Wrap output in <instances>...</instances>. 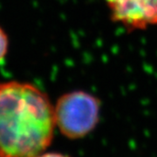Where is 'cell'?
<instances>
[{"label":"cell","instance_id":"2","mask_svg":"<svg viewBox=\"0 0 157 157\" xmlns=\"http://www.w3.org/2000/svg\"><path fill=\"white\" fill-rule=\"evenodd\" d=\"M100 107V100L85 91L65 93L54 105L56 127L69 139L83 138L97 127Z\"/></svg>","mask_w":157,"mask_h":157},{"label":"cell","instance_id":"5","mask_svg":"<svg viewBox=\"0 0 157 157\" xmlns=\"http://www.w3.org/2000/svg\"><path fill=\"white\" fill-rule=\"evenodd\" d=\"M37 157H70V156L60 152H43Z\"/></svg>","mask_w":157,"mask_h":157},{"label":"cell","instance_id":"4","mask_svg":"<svg viewBox=\"0 0 157 157\" xmlns=\"http://www.w3.org/2000/svg\"><path fill=\"white\" fill-rule=\"evenodd\" d=\"M9 48V39L6 32L0 27V62H2L8 53Z\"/></svg>","mask_w":157,"mask_h":157},{"label":"cell","instance_id":"3","mask_svg":"<svg viewBox=\"0 0 157 157\" xmlns=\"http://www.w3.org/2000/svg\"><path fill=\"white\" fill-rule=\"evenodd\" d=\"M112 20L127 29L157 25V0H105Z\"/></svg>","mask_w":157,"mask_h":157},{"label":"cell","instance_id":"1","mask_svg":"<svg viewBox=\"0 0 157 157\" xmlns=\"http://www.w3.org/2000/svg\"><path fill=\"white\" fill-rule=\"evenodd\" d=\"M54 106L29 82H0V157H37L52 142Z\"/></svg>","mask_w":157,"mask_h":157}]
</instances>
